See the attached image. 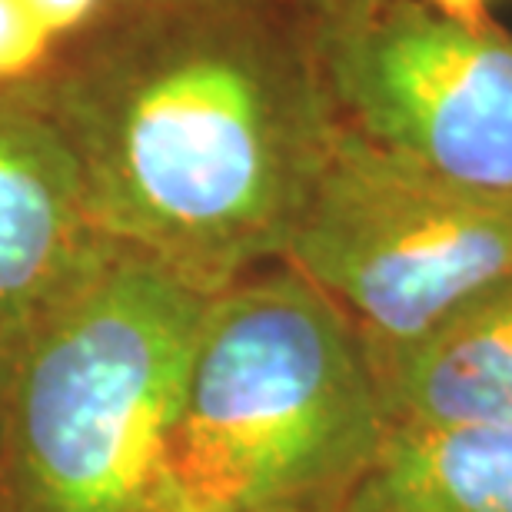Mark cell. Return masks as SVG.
Here are the masks:
<instances>
[{
    "mask_svg": "<svg viewBox=\"0 0 512 512\" xmlns=\"http://www.w3.org/2000/svg\"><path fill=\"white\" fill-rule=\"evenodd\" d=\"M343 512H512V433L389 426Z\"/></svg>",
    "mask_w": 512,
    "mask_h": 512,
    "instance_id": "obj_8",
    "label": "cell"
},
{
    "mask_svg": "<svg viewBox=\"0 0 512 512\" xmlns=\"http://www.w3.org/2000/svg\"><path fill=\"white\" fill-rule=\"evenodd\" d=\"M114 250L54 120L0 97V370Z\"/></svg>",
    "mask_w": 512,
    "mask_h": 512,
    "instance_id": "obj_6",
    "label": "cell"
},
{
    "mask_svg": "<svg viewBox=\"0 0 512 512\" xmlns=\"http://www.w3.org/2000/svg\"><path fill=\"white\" fill-rule=\"evenodd\" d=\"M57 44V34L30 7V0H0V97L17 100L10 87L34 80Z\"/></svg>",
    "mask_w": 512,
    "mask_h": 512,
    "instance_id": "obj_9",
    "label": "cell"
},
{
    "mask_svg": "<svg viewBox=\"0 0 512 512\" xmlns=\"http://www.w3.org/2000/svg\"><path fill=\"white\" fill-rule=\"evenodd\" d=\"M40 110L97 230L203 296L283 260L340 133L306 0H133Z\"/></svg>",
    "mask_w": 512,
    "mask_h": 512,
    "instance_id": "obj_1",
    "label": "cell"
},
{
    "mask_svg": "<svg viewBox=\"0 0 512 512\" xmlns=\"http://www.w3.org/2000/svg\"><path fill=\"white\" fill-rule=\"evenodd\" d=\"M429 4H433L439 14L453 17L459 24L476 27V30L496 24V20L489 17V4H493V0H429Z\"/></svg>",
    "mask_w": 512,
    "mask_h": 512,
    "instance_id": "obj_11",
    "label": "cell"
},
{
    "mask_svg": "<svg viewBox=\"0 0 512 512\" xmlns=\"http://www.w3.org/2000/svg\"><path fill=\"white\" fill-rule=\"evenodd\" d=\"M280 263L336 303L376 360L512 280V193L446 180L340 127Z\"/></svg>",
    "mask_w": 512,
    "mask_h": 512,
    "instance_id": "obj_4",
    "label": "cell"
},
{
    "mask_svg": "<svg viewBox=\"0 0 512 512\" xmlns=\"http://www.w3.org/2000/svg\"><path fill=\"white\" fill-rule=\"evenodd\" d=\"M370 356L286 263L210 296L163 459L167 512H343L386 439Z\"/></svg>",
    "mask_w": 512,
    "mask_h": 512,
    "instance_id": "obj_2",
    "label": "cell"
},
{
    "mask_svg": "<svg viewBox=\"0 0 512 512\" xmlns=\"http://www.w3.org/2000/svg\"><path fill=\"white\" fill-rule=\"evenodd\" d=\"M370 366L389 426L512 433V280Z\"/></svg>",
    "mask_w": 512,
    "mask_h": 512,
    "instance_id": "obj_7",
    "label": "cell"
},
{
    "mask_svg": "<svg viewBox=\"0 0 512 512\" xmlns=\"http://www.w3.org/2000/svg\"><path fill=\"white\" fill-rule=\"evenodd\" d=\"M210 296L114 256L0 370V512H167L163 459Z\"/></svg>",
    "mask_w": 512,
    "mask_h": 512,
    "instance_id": "obj_3",
    "label": "cell"
},
{
    "mask_svg": "<svg viewBox=\"0 0 512 512\" xmlns=\"http://www.w3.org/2000/svg\"><path fill=\"white\" fill-rule=\"evenodd\" d=\"M333 110L366 143L512 193V40L429 0H306Z\"/></svg>",
    "mask_w": 512,
    "mask_h": 512,
    "instance_id": "obj_5",
    "label": "cell"
},
{
    "mask_svg": "<svg viewBox=\"0 0 512 512\" xmlns=\"http://www.w3.org/2000/svg\"><path fill=\"white\" fill-rule=\"evenodd\" d=\"M30 7L44 17V24L54 30L57 40L64 44L67 37H74L80 27H87L90 20L97 17L104 0H30Z\"/></svg>",
    "mask_w": 512,
    "mask_h": 512,
    "instance_id": "obj_10",
    "label": "cell"
}]
</instances>
